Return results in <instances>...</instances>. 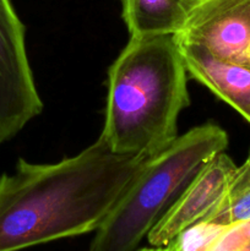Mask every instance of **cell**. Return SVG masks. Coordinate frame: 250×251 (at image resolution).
<instances>
[{
	"mask_svg": "<svg viewBox=\"0 0 250 251\" xmlns=\"http://www.w3.org/2000/svg\"><path fill=\"white\" fill-rule=\"evenodd\" d=\"M228 147L225 130L199 125L150 157L96 230L88 251H137L159 218L216 154Z\"/></svg>",
	"mask_w": 250,
	"mask_h": 251,
	"instance_id": "obj_3",
	"label": "cell"
},
{
	"mask_svg": "<svg viewBox=\"0 0 250 251\" xmlns=\"http://www.w3.org/2000/svg\"><path fill=\"white\" fill-rule=\"evenodd\" d=\"M247 251H250V243H249V247H248V249H247Z\"/></svg>",
	"mask_w": 250,
	"mask_h": 251,
	"instance_id": "obj_14",
	"label": "cell"
},
{
	"mask_svg": "<svg viewBox=\"0 0 250 251\" xmlns=\"http://www.w3.org/2000/svg\"><path fill=\"white\" fill-rule=\"evenodd\" d=\"M250 243V221L225 227L210 251H247Z\"/></svg>",
	"mask_w": 250,
	"mask_h": 251,
	"instance_id": "obj_11",
	"label": "cell"
},
{
	"mask_svg": "<svg viewBox=\"0 0 250 251\" xmlns=\"http://www.w3.org/2000/svg\"><path fill=\"white\" fill-rule=\"evenodd\" d=\"M248 188H250V151L244 163L240 167H238V171L235 173V176L233 179V183L230 185L227 196L237 195L238 193H240V191L245 190Z\"/></svg>",
	"mask_w": 250,
	"mask_h": 251,
	"instance_id": "obj_12",
	"label": "cell"
},
{
	"mask_svg": "<svg viewBox=\"0 0 250 251\" xmlns=\"http://www.w3.org/2000/svg\"><path fill=\"white\" fill-rule=\"evenodd\" d=\"M225 227L201 221L181 232L172 243L175 251H210Z\"/></svg>",
	"mask_w": 250,
	"mask_h": 251,
	"instance_id": "obj_9",
	"label": "cell"
},
{
	"mask_svg": "<svg viewBox=\"0 0 250 251\" xmlns=\"http://www.w3.org/2000/svg\"><path fill=\"white\" fill-rule=\"evenodd\" d=\"M175 41L189 75L250 123V66L217 58L198 44Z\"/></svg>",
	"mask_w": 250,
	"mask_h": 251,
	"instance_id": "obj_7",
	"label": "cell"
},
{
	"mask_svg": "<svg viewBox=\"0 0 250 251\" xmlns=\"http://www.w3.org/2000/svg\"><path fill=\"white\" fill-rule=\"evenodd\" d=\"M188 75L174 34L130 37L108 70L98 139L122 154L163 151L179 136L178 118L190 104Z\"/></svg>",
	"mask_w": 250,
	"mask_h": 251,
	"instance_id": "obj_2",
	"label": "cell"
},
{
	"mask_svg": "<svg viewBox=\"0 0 250 251\" xmlns=\"http://www.w3.org/2000/svg\"><path fill=\"white\" fill-rule=\"evenodd\" d=\"M203 221L221 226L250 221V188L240 191L237 195L227 196L217 210Z\"/></svg>",
	"mask_w": 250,
	"mask_h": 251,
	"instance_id": "obj_10",
	"label": "cell"
},
{
	"mask_svg": "<svg viewBox=\"0 0 250 251\" xmlns=\"http://www.w3.org/2000/svg\"><path fill=\"white\" fill-rule=\"evenodd\" d=\"M130 37L175 34L184 20L181 0H119Z\"/></svg>",
	"mask_w": 250,
	"mask_h": 251,
	"instance_id": "obj_8",
	"label": "cell"
},
{
	"mask_svg": "<svg viewBox=\"0 0 250 251\" xmlns=\"http://www.w3.org/2000/svg\"><path fill=\"white\" fill-rule=\"evenodd\" d=\"M137 251H175V248H174L173 243H169L168 245H164V247H151L150 248H142V249H139Z\"/></svg>",
	"mask_w": 250,
	"mask_h": 251,
	"instance_id": "obj_13",
	"label": "cell"
},
{
	"mask_svg": "<svg viewBox=\"0 0 250 251\" xmlns=\"http://www.w3.org/2000/svg\"><path fill=\"white\" fill-rule=\"evenodd\" d=\"M149 158L113 152L100 139L56 163L20 158L0 176V251L96 232Z\"/></svg>",
	"mask_w": 250,
	"mask_h": 251,
	"instance_id": "obj_1",
	"label": "cell"
},
{
	"mask_svg": "<svg viewBox=\"0 0 250 251\" xmlns=\"http://www.w3.org/2000/svg\"><path fill=\"white\" fill-rule=\"evenodd\" d=\"M238 166L225 152L198 172L147 234L151 247H164L181 232L212 215L228 195Z\"/></svg>",
	"mask_w": 250,
	"mask_h": 251,
	"instance_id": "obj_6",
	"label": "cell"
},
{
	"mask_svg": "<svg viewBox=\"0 0 250 251\" xmlns=\"http://www.w3.org/2000/svg\"><path fill=\"white\" fill-rule=\"evenodd\" d=\"M43 110L26 48V27L11 0H0V145Z\"/></svg>",
	"mask_w": 250,
	"mask_h": 251,
	"instance_id": "obj_4",
	"label": "cell"
},
{
	"mask_svg": "<svg viewBox=\"0 0 250 251\" xmlns=\"http://www.w3.org/2000/svg\"><path fill=\"white\" fill-rule=\"evenodd\" d=\"M181 6L184 20L175 39L250 66V0H181Z\"/></svg>",
	"mask_w": 250,
	"mask_h": 251,
	"instance_id": "obj_5",
	"label": "cell"
}]
</instances>
